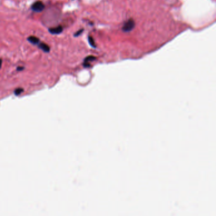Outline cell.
<instances>
[{
    "label": "cell",
    "mask_w": 216,
    "mask_h": 216,
    "mask_svg": "<svg viewBox=\"0 0 216 216\" xmlns=\"http://www.w3.org/2000/svg\"><path fill=\"white\" fill-rule=\"evenodd\" d=\"M63 31V27L61 25H58V27L53 28L49 29V32L52 34H59Z\"/></svg>",
    "instance_id": "3"
},
{
    "label": "cell",
    "mask_w": 216,
    "mask_h": 216,
    "mask_svg": "<svg viewBox=\"0 0 216 216\" xmlns=\"http://www.w3.org/2000/svg\"><path fill=\"white\" fill-rule=\"evenodd\" d=\"M95 60H96V57H95L94 56L87 57L84 59V67H90V64L89 63V62Z\"/></svg>",
    "instance_id": "4"
},
{
    "label": "cell",
    "mask_w": 216,
    "mask_h": 216,
    "mask_svg": "<svg viewBox=\"0 0 216 216\" xmlns=\"http://www.w3.org/2000/svg\"><path fill=\"white\" fill-rule=\"evenodd\" d=\"M82 32H83V29H81L79 30V31H77V32L74 34V36H75V37H77V36H79V35H81Z\"/></svg>",
    "instance_id": "9"
},
{
    "label": "cell",
    "mask_w": 216,
    "mask_h": 216,
    "mask_svg": "<svg viewBox=\"0 0 216 216\" xmlns=\"http://www.w3.org/2000/svg\"><path fill=\"white\" fill-rule=\"evenodd\" d=\"M27 40L30 42V43H32V44H39V41H40L39 38L34 36H29V37L27 38Z\"/></svg>",
    "instance_id": "6"
},
{
    "label": "cell",
    "mask_w": 216,
    "mask_h": 216,
    "mask_svg": "<svg viewBox=\"0 0 216 216\" xmlns=\"http://www.w3.org/2000/svg\"><path fill=\"white\" fill-rule=\"evenodd\" d=\"M38 47H39L41 50H43L44 52L48 53L49 51H50V48L49 47V46L44 43H39V45H38Z\"/></svg>",
    "instance_id": "5"
},
{
    "label": "cell",
    "mask_w": 216,
    "mask_h": 216,
    "mask_svg": "<svg viewBox=\"0 0 216 216\" xmlns=\"http://www.w3.org/2000/svg\"><path fill=\"white\" fill-rule=\"evenodd\" d=\"M88 40H89V44H90L92 47L96 48V44H95V41L91 36H89V37H88Z\"/></svg>",
    "instance_id": "7"
},
{
    "label": "cell",
    "mask_w": 216,
    "mask_h": 216,
    "mask_svg": "<svg viewBox=\"0 0 216 216\" xmlns=\"http://www.w3.org/2000/svg\"><path fill=\"white\" fill-rule=\"evenodd\" d=\"M44 8H45V6H44V3L41 1H36L31 6V8L32 10L36 12H42L44 9Z\"/></svg>",
    "instance_id": "2"
},
{
    "label": "cell",
    "mask_w": 216,
    "mask_h": 216,
    "mask_svg": "<svg viewBox=\"0 0 216 216\" xmlns=\"http://www.w3.org/2000/svg\"><path fill=\"white\" fill-rule=\"evenodd\" d=\"M1 65H2V59L0 58V69H1Z\"/></svg>",
    "instance_id": "11"
},
{
    "label": "cell",
    "mask_w": 216,
    "mask_h": 216,
    "mask_svg": "<svg viewBox=\"0 0 216 216\" xmlns=\"http://www.w3.org/2000/svg\"><path fill=\"white\" fill-rule=\"evenodd\" d=\"M135 26V22L134 20L132 18L129 19L126 22L124 23L123 27H122V31L124 32H129L132 31Z\"/></svg>",
    "instance_id": "1"
},
{
    "label": "cell",
    "mask_w": 216,
    "mask_h": 216,
    "mask_svg": "<svg viewBox=\"0 0 216 216\" xmlns=\"http://www.w3.org/2000/svg\"><path fill=\"white\" fill-rule=\"evenodd\" d=\"M22 91H23V89L18 88V89H17L15 90V95H20Z\"/></svg>",
    "instance_id": "8"
},
{
    "label": "cell",
    "mask_w": 216,
    "mask_h": 216,
    "mask_svg": "<svg viewBox=\"0 0 216 216\" xmlns=\"http://www.w3.org/2000/svg\"><path fill=\"white\" fill-rule=\"evenodd\" d=\"M24 69V67H18V68H17V70L18 71H20V70H22Z\"/></svg>",
    "instance_id": "10"
}]
</instances>
